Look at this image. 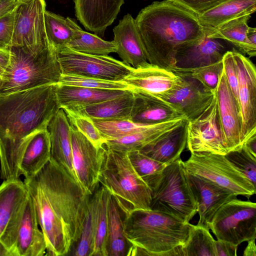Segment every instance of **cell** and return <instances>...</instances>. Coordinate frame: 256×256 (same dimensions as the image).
<instances>
[{"mask_svg":"<svg viewBox=\"0 0 256 256\" xmlns=\"http://www.w3.org/2000/svg\"><path fill=\"white\" fill-rule=\"evenodd\" d=\"M24 182L45 238L46 255L67 254L79 238L92 195L51 159Z\"/></svg>","mask_w":256,"mask_h":256,"instance_id":"obj_1","label":"cell"},{"mask_svg":"<svg viewBox=\"0 0 256 256\" xmlns=\"http://www.w3.org/2000/svg\"><path fill=\"white\" fill-rule=\"evenodd\" d=\"M55 85L0 94V174L4 180L19 178L27 145L47 128L60 108Z\"/></svg>","mask_w":256,"mask_h":256,"instance_id":"obj_2","label":"cell"},{"mask_svg":"<svg viewBox=\"0 0 256 256\" xmlns=\"http://www.w3.org/2000/svg\"><path fill=\"white\" fill-rule=\"evenodd\" d=\"M135 20L148 62L170 70L180 46L206 34L198 15L172 0L153 2Z\"/></svg>","mask_w":256,"mask_h":256,"instance_id":"obj_3","label":"cell"},{"mask_svg":"<svg viewBox=\"0 0 256 256\" xmlns=\"http://www.w3.org/2000/svg\"><path fill=\"white\" fill-rule=\"evenodd\" d=\"M124 223L132 246L130 256H182L190 222L156 210L134 209L125 212Z\"/></svg>","mask_w":256,"mask_h":256,"instance_id":"obj_4","label":"cell"},{"mask_svg":"<svg viewBox=\"0 0 256 256\" xmlns=\"http://www.w3.org/2000/svg\"><path fill=\"white\" fill-rule=\"evenodd\" d=\"M10 62L0 77V94L58 83L62 72L56 49L10 46Z\"/></svg>","mask_w":256,"mask_h":256,"instance_id":"obj_5","label":"cell"},{"mask_svg":"<svg viewBox=\"0 0 256 256\" xmlns=\"http://www.w3.org/2000/svg\"><path fill=\"white\" fill-rule=\"evenodd\" d=\"M98 180L124 212L150 210V190L132 166L127 152L113 150L104 144Z\"/></svg>","mask_w":256,"mask_h":256,"instance_id":"obj_6","label":"cell"},{"mask_svg":"<svg viewBox=\"0 0 256 256\" xmlns=\"http://www.w3.org/2000/svg\"><path fill=\"white\" fill-rule=\"evenodd\" d=\"M180 158L166 166L147 184L151 192L150 210L168 214L189 223L197 205Z\"/></svg>","mask_w":256,"mask_h":256,"instance_id":"obj_7","label":"cell"},{"mask_svg":"<svg viewBox=\"0 0 256 256\" xmlns=\"http://www.w3.org/2000/svg\"><path fill=\"white\" fill-rule=\"evenodd\" d=\"M182 164L186 172L208 180L238 196L249 198L256 194V187L225 155L205 152L191 153Z\"/></svg>","mask_w":256,"mask_h":256,"instance_id":"obj_8","label":"cell"},{"mask_svg":"<svg viewBox=\"0 0 256 256\" xmlns=\"http://www.w3.org/2000/svg\"><path fill=\"white\" fill-rule=\"evenodd\" d=\"M217 240L238 246L256 238V204L237 198L224 204L208 226Z\"/></svg>","mask_w":256,"mask_h":256,"instance_id":"obj_9","label":"cell"},{"mask_svg":"<svg viewBox=\"0 0 256 256\" xmlns=\"http://www.w3.org/2000/svg\"><path fill=\"white\" fill-rule=\"evenodd\" d=\"M56 50L62 74L123 81L134 68L108 56L83 54L66 46Z\"/></svg>","mask_w":256,"mask_h":256,"instance_id":"obj_10","label":"cell"},{"mask_svg":"<svg viewBox=\"0 0 256 256\" xmlns=\"http://www.w3.org/2000/svg\"><path fill=\"white\" fill-rule=\"evenodd\" d=\"M46 8L44 0H26L18 3L10 46L36 50L50 46L44 24Z\"/></svg>","mask_w":256,"mask_h":256,"instance_id":"obj_11","label":"cell"},{"mask_svg":"<svg viewBox=\"0 0 256 256\" xmlns=\"http://www.w3.org/2000/svg\"><path fill=\"white\" fill-rule=\"evenodd\" d=\"M28 194L19 178L0 185V244L13 256L14 244Z\"/></svg>","mask_w":256,"mask_h":256,"instance_id":"obj_12","label":"cell"},{"mask_svg":"<svg viewBox=\"0 0 256 256\" xmlns=\"http://www.w3.org/2000/svg\"><path fill=\"white\" fill-rule=\"evenodd\" d=\"M186 148L191 153L225 155L228 152L222 136L214 94L206 110L196 118L188 121Z\"/></svg>","mask_w":256,"mask_h":256,"instance_id":"obj_13","label":"cell"},{"mask_svg":"<svg viewBox=\"0 0 256 256\" xmlns=\"http://www.w3.org/2000/svg\"><path fill=\"white\" fill-rule=\"evenodd\" d=\"M72 166L76 177L86 192L92 195L99 185L104 144L94 145L70 124Z\"/></svg>","mask_w":256,"mask_h":256,"instance_id":"obj_14","label":"cell"},{"mask_svg":"<svg viewBox=\"0 0 256 256\" xmlns=\"http://www.w3.org/2000/svg\"><path fill=\"white\" fill-rule=\"evenodd\" d=\"M238 77V106L241 118L240 139L256 134V70L247 57L232 50Z\"/></svg>","mask_w":256,"mask_h":256,"instance_id":"obj_15","label":"cell"},{"mask_svg":"<svg viewBox=\"0 0 256 256\" xmlns=\"http://www.w3.org/2000/svg\"><path fill=\"white\" fill-rule=\"evenodd\" d=\"M214 94L216 100L220 130L224 145L228 151L242 148L241 118L238 104L222 72Z\"/></svg>","mask_w":256,"mask_h":256,"instance_id":"obj_16","label":"cell"},{"mask_svg":"<svg viewBox=\"0 0 256 256\" xmlns=\"http://www.w3.org/2000/svg\"><path fill=\"white\" fill-rule=\"evenodd\" d=\"M180 84L158 100L175 109L188 120L196 118L208 106L214 92L207 91L196 80L182 78Z\"/></svg>","mask_w":256,"mask_h":256,"instance_id":"obj_17","label":"cell"},{"mask_svg":"<svg viewBox=\"0 0 256 256\" xmlns=\"http://www.w3.org/2000/svg\"><path fill=\"white\" fill-rule=\"evenodd\" d=\"M189 188L196 200L199 216L197 225L208 226L219 208L238 195L200 176L184 170Z\"/></svg>","mask_w":256,"mask_h":256,"instance_id":"obj_18","label":"cell"},{"mask_svg":"<svg viewBox=\"0 0 256 256\" xmlns=\"http://www.w3.org/2000/svg\"><path fill=\"white\" fill-rule=\"evenodd\" d=\"M182 80V78L172 70L148 62L133 68L123 81L130 88L158 98L174 89Z\"/></svg>","mask_w":256,"mask_h":256,"instance_id":"obj_19","label":"cell"},{"mask_svg":"<svg viewBox=\"0 0 256 256\" xmlns=\"http://www.w3.org/2000/svg\"><path fill=\"white\" fill-rule=\"evenodd\" d=\"M76 15L88 30L103 35L120 11L124 0H74Z\"/></svg>","mask_w":256,"mask_h":256,"instance_id":"obj_20","label":"cell"},{"mask_svg":"<svg viewBox=\"0 0 256 256\" xmlns=\"http://www.w3.org/2000/svg\"><path fill=\"white\" fill-rule=\"evenodd\" d=\"M116 52L122 62L134 68L147 64L144 46L135 19L128 14L113 29Z\"/></svg>","mask_w":256,"mask_h":256,"instance_id":"obj_21","label":"cell"},{"mask_svg":"<svg viewBox=\"0 0 256 256\" xmlns=\"http://www.w3.org/2000/svg\"><path fill=\"white\" fill-rule=\"evenodd\" d=\"M38 226L35 207L28 195L18 228L13 256L46 255V242Z\"/></svg>","mask_w":256,"mask_h":256,"instance_id":"obj_22","label":"cell"},{"mask_svg":"<svg viewBox=\"0 0 256 256\" xmlns=\"http://www.w3.org/2000/svg\"><path fill=\"white\" fill-rule=\"evenodd\" d=\"M226 50L222 40L204 37L187 42L178 49L175 67L192 68L212 64L222 60Z\"/></svg>","mask_w":256,"mask_h":256,"instance_id":"obj_23","label":"cell"},{"mask_svg":"<svg viewBox=\"0 0 256 256\" xmlns=\"http://www.w3.org/2000/svg\"><path fill=\"white\" fill-rule=\"evenodd\" d=\"M47 130L50 136V159L76 179L72 166L70 124L63 109L60 108L56 112Z\"/></svg>","mask_w":256,"mask_h":256,"instance_id":"obj_24","label":"cell"},{"mask_svg":"<svg viewBox=\"0 0 256 256\" xmlns=\"http://www.w3.org/2000/svg\"><path fill=\"white\" fill-rule=\"evenodd\" d=\"M130 90H102L84 87L55 85L60 108L74 110L125 94Z\"/></svg>","mask_w":256,"mask_h":256,"instance_id":"obj_25","label":"cell"},{"mask_svg":"<svg viewBox=\"0 0 256 256\" xmlns=\"http://www.w3.org/2000/svg\"><path fill=\"white\" fill-rule=\"evenodd\" d=\"M130 90L134 104L130 119L136 123L152 125L184 116L149 94L136 88Z\"/></svg>","mask_w":256,"mask_h":256,"instance_id":"obj_26","label":"cell"},{"mask_svg":"<svg viewBox=\"0 0 256 256\" xmlns=\"http://www.w3.org/2000/svg\"><path fill=\"white\" fill-rule=\"evenodd\" d=\"M185 116L172 119L148 127L119 139L107 140L105 145L113 150L129 152L140 150L188 121Z\"/></svg>","mask_w":256,"mask_h":256,"instance_id":"obj_27","label":"cell"},{"mask_svg":"<svg viewBox=\"0 0 256 256\" xmlns=\"http://www.w3.org/2000/svg\"><path fill=\"white\" fill-rule=\"evenodd\" d=\"M188 121L147 145L140 151L166 165L180 158L186 146Z\"/></svg>","mask_w":256,"mask_h":256,"instance_id":"obj_28","label":"cell"},{"mask_svg":"<svg viewBox=\"0 0 256 256\" xmlns=\"http://www.w3.org/2000/svg\"><path fill=\"white\" fill-rule=\"evenodd\" d=\"M124 215L125 212L116 198L110 194L108 208L106 256H128L130 254L132 246L124 233Z\"/></svg>","mask_w":256,"mask_h":256,"instance_id":"obj_29","label":"cell"},{"mask_svg":"<svg viewBox=\"0 0 256 256\" xmlns=\"http://www.w3.org/2000/svg\"><path fill=\"white\" fill-rule=\"evenodd\" d=\"M50 140L47 128L36 133L27 145L22 158L20 170L24 179L37 174L50 160Z\"/></svg>","mask_w":256,"mask_h":256,"instance_id":"obj_30","label":"cell"},{"mask_svg":"<svg viewBox=\"0 0 256 256\" xmlns=\"http://www.w3.org/2000/svg\"><path fill=\"white\" fill-rule=\"evenodd\" d=\"M256 10V0H227L198 16L202 26L214 30L234 19L251 15Z\"/></svg>","mask_w":256,"mask_h":256,"instance_id":"obj_31","label":"cell"},{"mask_svg":"<svg viewBox=\"0 0 256 256\" xmlns=\"http://www.w3.org/2000/svg\"><path fill=\"white\" fill-rule=\"evenodd\" d=\"M133 104L134 95L130 90L123 96L70 111L91 118L130 119Z\"/></svg>","mask_w":256,"mask_h":256,"instance_id":"obj_32","label":"cell"},{"mask_svg":"<svg viewBox=\"0 0 256 256\" xmlns=\"http://www.w3.org/2000/svg\"><path fill=\"white\" fill-rule=\"evenodd\" d=\"M250 18V15L245 16L231 20L216 29L205 28L206 35L210 38L227 41L236 46L242 54L250 56L246 32L249 28L248 22Z\"/></svg>","mask_w":256,"mask_h":256,"instance_id":"obj_33","label":"cell"},{"mask_svg":"<svg viewBox=\"0 0 256 256\" xmlns=\"http://www.w3.org/2000/svg\"><path fill=\"white\" fill-rule=\"evenodd\" d=\"M44 24L47 38L50 44L56 50L66 46L74 36L78 25L69 18L46 10Z\"/></svg>","mask_w":256,"mask_h":256,"instance_id":"obj_34","label":"cell"},{"mask_svg":"<svg viewBox=\"0 0 256 256\" xmlns=\"http://www.w3.org/2000/svg\"><path fill=\"white\" fill-rule=\"evenodd\" d=\"M66 46L79 52L98 56H108L116 50L113 40H104L96 34L84 31L78 25L72 38Z\"/></svg>","mask_w":256,"mask_h":256,"instance_id":"obj_35","label":"cell"},{"mask_svg":"<svg viewBox=\"0 0 256 256\" xmlns=\"http://www.w3.org/2000/svg\"><path fill=\"white\" fill-rule=\"evenodd\" d=\"M96 197V236L92 256H106L108 208L110 193L99 184L94 192Z\"/></svg>","mask_w":256,"mask_h":256,"instance_id":"obj_36","label":"cell"},{"mask_svg":"<svg viewBox=\"0 0 256 256\" xmlns=\"http://www.w3.org/2000/svg\"><path fill=\"white\" fill-rule=\"evenodd\" d=\"M215 242L208 228L190 224L188 238L181 246L182 256H215Z\"/></svg>","mask_w":256,"mask_h":256,"instance_id":"obj_37","label":"cell"},{"mask_svg":"<svg viewBox=\"0 0 256 256\" xmlns=\"http://www.w3.org/2000/svg\"><path fill=\"white\" fill-rule=\"evenodd\" d=\"M96 197L94 192L90 196L87 213L79 238L74 244L72 255L92 256L96 236Z\"/></svg>","mask_w":256,"mask_h":256,"instance_id":"obj_38","label":"cell"},{"mask_svg":"<svg viewBox=\"0 0 256 256\" xmlns=\"http://www.w3.org/2000/svg\"><path fill=\"white\" fill-rule=\"evenodd\" d=\"M222 60L207 66L192 68L174 67L170 70L181 78H189L198 82L207 91L214 92L222 72Z\"/></svg>","mask_w":256,"mask_h":256,"instance_id":"obj_39","label":"cell"},{"mask_svg":"<svg viewBox=\"0 0 256 256\" xmlns=\"http://www.w3.org/2000/svg\"><path fill=\"white\" fill-rule=\"evenodd\" d=\"M92 119L95 126L106 140L119 139L151 126L137 124L128 118Z\"/></svg>","mask_w":256,"mask_h":256,"instance_id":"obj_40","label":"cell"},{"mask_svg":"<svg viewBox=\"0 0 256 256\" xmlns=\"http://www.w3.org/2000/svg\"><path fill=\"white\" fill-rule=\"evenodd\" d=\"M58 84L102 90H130L124 81H114L92 77L62 74Z\"/></svg>","mask_w":256,"mask_h":256,"instance_id":"obj_41","label":"cell"},{"mask_svg":"<svg viewBox=\"0 0 256 256\" xmlns=\"http://www.w3.org/2000/svg\"><path fill=\"white\" fill-rule=\"evenodd\" d=\"M128 154L132 166L146 184L166 166L145 155L138 150H132Z\"/></svg>","mask_w":256,"mask_h":256,"instance_id":"obj_42","label":"cell"},{"mask_svg":"<svg viewBox=\"0 0 256 256\" xmlns=\"http://www.w3.org/2000/svg\"><path fill=\"white\" fill-rule=\"evenodd\" d=\"M70 124L83 134L94 145L102 147L106 140L95 126L92 119L78 113L64 110Z\"/></svg>","mask_w":256,"mask_h":256,"instance_id":"obj_43","label":"cell"},{"mask_svg":"<svg viewBox=\"0 0 256 256\" xmlns=\"http://www.w3.org/2000/svg\"><path fill=\"white\" fill-rule=\"evenodd\" d=\"M225 156L256 187V157L242 146L238 150L228 152Z\"/></svg>","mask_w":256,"mask_h":256,"instance_id":"obj_44","label":"cell"},{"mask_svg":"<svg viewBox=\"0 0 256 256\" xmlns=\"http://www.w3.org/2000/svg\"><path fill=\"white\" fill-rule=\"evenodd\" d=\"M222 62L223 72L230 88L238 105V77L232 50H228L226 52Z\"/></svg>","mask_w":256,"mask_h":256,"instance_id":"obj_45","label":"cell"},{"mask_svg":"<svg viewBox=\"0 0 256 256\" xmlns=\"http://www.w3.org/2000/svg\"><path fill=\"white\" fill-rule=\"evenodd\" d=\"M16 7L0 19V48H9L14 33Z\"/></svg>","mask_w":256,"mask_h":256,"instance_id":"obj_46","label":"cell"},{"mask_svg":"<svg viewBox=\"0 0 256 256\" xmlns=\"http://www.w3.org/2000/svg\"><path fill=\"white\" fill-rule=\"evenodd\" d=\"M198 16L227 0H172Z\"/></svg>","mask_w":256,"mask_h":256,"instance_id":"obj_47","label":"cell"},{"mask_svg":"<svg viewBox=\"0 0 256 256\" xmlns=\"http://www.w3.org/2000/svg\"><path fill=\"white\" fill-rule=\"evenodd\" d=\"M238 247L228 242L216 240L215 256H236Z\"/></svg>","mask_w":256,"mask_h":256,"instance_id":"obj_48","label":"cell"},{"mask_svg":"<svg viewBox=\"0 0 256 256\" xmlns=\"http://www.w3.org/2000/svg\"><path fill=\"white\" fill-rule=\"evenodd\" d=\"M246 42L250 50V57L256 56V28H248L246 32Z\"/></svg>","mask_w":256,"mask_h":256,"instance_id":"obj_49","label":"cell"},{"mask_svg":"<svg viewBox=\"0 0 256 256\" xmlns=\"http://www.w3.org/2000/svg\"><path fill=\"white\" fill-rule=\"evenodd\" d=\"M18 3L16 0H0V19L11 12Z\"/></svg>","mask_w":256,"mask_h":256,"instance_id":"obj_50","label":"cell"},{"mask_svg":"<svg viewBox=\"0 0 256 256\" xmlns=\"http://www.w3.org/2000/svg\"><path fill=\"white\" fill-rule=\"evenodd\" d=\"M242 147L248 153L256 157V134L246 140Z\"/></svg>","mask_w":256,"mask_h":256,"instance_id":"obj_51","label":"cell"},{"mask_svg":"<svg viewBox=\"0 0 256 256\" xmlns=\"http://www.w3.org/2000/svg\"><path fill=\"white\" fill-rule=\"evenodd\" d=\"M10 59V48H0V69L3 72L8 66Z\"/></svg>","mask_w":256,"mask_h":256,"instance_id":"obj_52","label":"cell"},{"mask_svg":"<svg viewBox=\"0 0 256 256\" xmlns=\"http://www.w3.org/2000/svg\"><path fill=\"white\" fill-rule=\"evenodd\" d=\"M255 240L256 238L248 241V244L244 251V256H256Z\"/></svg>","mask_w":256,"mask_h":256,"instance_id":"obj_53","label":"cell"},{"mask_svg":"<svg viewBox=\"0 0 256 256\" xmlns=\"http://www.w3.org/2000/svg\"><path fill=\"white\" fill-rule=\"evenodd\" d=\"M3 73V71L0 69V77Z\"/></svg>","mask_w":256,"mask_h":256,"instance_id":"obj_54","label":"cell"},{"mask_svg":"<svg viewBox=\"0 0 256 256\" xmlns=\"http://www.w3.org/2000/svg\"><path fill=\"white\" fill-rule=\"evenodd\" d=\"M18 2H24L26 0H16Z\"/></svg>","mask_w":256,"mask_h":256,"instance_id":"obj_55","label":"cell"}]
</instances>
